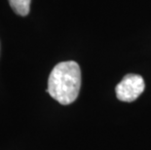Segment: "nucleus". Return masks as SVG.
I'll return each instance as SVG.
<instances>
[{
    "label": "nucleus",
    "instance_id": "nucleus-1",
    "mask_svg": "<svg viewBox=\"0 0 151 150\" xmlns=\"http://www.w3.org/2000/svg\"><path fill=\"white\" fill-rule=\"evenodd\" d=\"M81 88V70L78 63L68 60L55 66L48 79L46 90L54 100L67 105L75 101Z\"/></svg>",
    "mask_w": 151,
    "mask_h": 150
},
{
    "label": "nucleus",
    "instance_id": "nucleus-2",
    "mask_svg": "<svg viewBox=\"0 0 151 150\" xmlns=\"http://www.w3.org/2000/svg\"><path fill=\"white\" fill-rule=\"evenodd\" d=\"M145 88L143 78L137 74H127L116 86L117 98L125 103L136 100L142 94Z\"/></svg>",
    "mask_w": 151,
    "mask_h": 150
},
{
    "label": "nucleus",
    "instance_id": "nucleus-3",
    "mask_svg": "<svg viewBox=\"0 0 151 150\" xmlns=\"http://www.w3.org/2000/svg\"><path fill=\"white\" fill-rule=\"evenodd\" d=\"M31 0H9V4L16 14L20 16H27L29 13Z\"/></svg>",
    "mask_w": 151,
    "mask_h": 150
}]
</instances>
